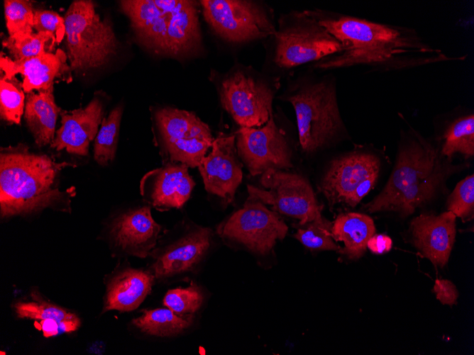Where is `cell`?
Listing matches in <instances>:
<instances>
[{
  "mask_svg": "<svg viewBox=\"0 0 474 355\" xmlns=\"http://www.w3.org/2000/svg\"><path fill=\"white\" fill-rule=\"evenodd\" d=\"M309 11L343 47L341 52L316 62L315 68L365 64L398 69L452 60L413 30L321 11Z\"/></svg>",
  "mask_w": 474,
  "mask_h": 355,
  "instance_id": "1",
  "label": "cell"
},
{
  "mask_svg": "<svg viewBox=\"0 0 474 355\" xmlns=\"http://www.w3.org/2000/svg\"><path fill=\"white\" fill-rule=\"evenodd\" d=\"M74 167L45 154L30 151L23 143L1 147L0 213L3 218L26 215L50 208L67 212L74 187L60 190L61 171Z\"/></svg>",
  "mask_w": 474,
  "mask_h": 355,
  "instance_id": "2",
  "label": "cell"
},
{
  "mask_svg": "<svg viewBox=\"0 0 474 355\" xmlns=\"http://www.w3.org/2000/svg\"><path fill=\"white\" fill-rule=\"evenodd\" d=\"M120 6L138 40L156 53L181 57L202 47L197 1L124 0Z\"/></svg>",
  "mask_w": 474,
  "mask_h": 355,
  "instance_id": "3",
  "label": "cell"
},
{
  "mask_svg": "<svg viewBox=\"0 0 474 355\" xmlns=\"http://www.w3.org/2000/svg\"><path fill=\"white\" fill-rule=\"evenodd\" d=\"M449 167L431 144L421 137L411 140L399 149L383 190L365 208L370 213L391 210L408 216L435 196Z\"/></svg>",
  "mask_w": 474,
  "mask_h": 355,
  "instance_id": "4",
  "label": "cell"
},
{
  "mask_svg": "<svg viewBox=\"0 0 474 355\" xmlns=\"http://www.w3.org/2000/svg\"><path fill=\"white\" fill-rule=\"evenodd\" d=\"M214 232L184 216L162 231L149 257L156 282L187 283L197 279L214 246Z\"/></svg>",
  "mask_w": 474,
  "mask_h": 355,
  "instance_id": "5",
  "label": "cell"
},
{
  "mask_svg": "<svg viewBox=\"0 0 474 355\" xmlns=\"http://www.w3.org/2000/svg\"><path fill=\"white\" fill-rule=\"evenodd\" d=\"M286 99L295 111L303 152L310 154L321 150L341 131L343 123L334 82H305L294 89Z\"/></svg>",
  "mask_w": 474,
  "mask_h": 355,
  "instance_id": "6",
  "label": "cell"
},
{
  "mask_svg": "<svg viewBox=\"0 0 474 355\" xmlns=\"http://www.w3.org/2000/svg\"><path fill=\"white\" fill-rule=\"evenodd\" d=\"M64 18L72 70L101 67L116 53L118 41L111 23L107 18H101L92 1H74Z\"/></svg>",
  "mask_w": 474,
  "mask_h": 355,
  "instance_id": "7",
  "label": "cell"
},
{
  "mask_svg": "<svg viewBox=\"0 0 474 355\" xmlns=\"http://www.w3.org/2000/svg\"><path fill=\"white\" fill-rule=\"evenodd\" d=\"M274 36V61L283 69L318 62L343 50L339 41L309 11L282 16Z\"/></svg>",
  "mask_w": 474,
  "mask_h": 355,
  "instance_id": "8",
  "label": "cell"
},
{
  "mask_svg": "<svg viewBox=\"0 0 474 355\" xmlns=\"http://www.w3.org/2000/svg\"><path fill=\"white\" fill-rule=\"evenodd\" d=\"M153 121L164 163L198 167L214 140L209 126L193 112L170 106L157 108Z\"/></svg>",
  "mask_w": 474,
  "mask_h": 355,
  "instance_id": "9",
  "label": "cell"
},
{
  "mask_svg": "<svg viewBox=\"0 0 474 355\" xmlns=\"http://www.w3.org/2000/svg\"><path fill=\"white\" fill-rule=\"evenodd\" d=\"M287 230L279 213L249 196L241 208L216 227V233L223 240L260 257L268 254L277 240L285 238Z\"/></svg>",
  "mask_w": 474,
  "mask_h": 355,
  "instance_id": "10",
  "label": "cell"
},
{
  "mask_svg": "<svg viewBox=\"0 0 474 355\" xmlns=\"http://www.w3.org/2000/svg\"><path fill=\"white\" fill-rule=\"evenodd\" d=\"M203 16L216 34L233 43L274 36L272 13L260 3L246 0L200 1Z\"/></svg>",
  "mask_w": 474,
  "mask_h": 355,
  "instance_id": "11",
  "label": "cell"
},
{
  "mask_svg": "<svg viewBox=\"0 0 474 355\" xmlns=\"http://www.w3.org/2000/svg\"><path fill=\"white\" fill-rule=\"evenodd\" d=\"M263 188L247 185L248 196L255 198L279 214L304 225L321 217L314 191L306 178L283 170L268 169L260 175Z\"/></svg>",
  "mask_w": 474,
  "mask_h": 355,
  "instance_id": "12",
  "label": "cell"
},
{
  "mask_svg": "<svg viewBox=\"0 0 474 355\" xmlns=\"http://www.w3.org/2000/svg\"><path fill=\"white\" fill-rule=\"evenodd\" d=\"M274 88L267 80L243 69L229 72L221 81V106L241 128H260L272 115Z\"/></svg>",
  "mask_w": 474,
  "mask_h": 355,
  "instance_id": "13",
  "label": "cell"
},
{
  "mask_svg": "<svg viewBox=\"0 0 474 355\" xmlns=\"http://www.w3.org/2000/svg\"><path fill=\"white\" fill-rule=\"evenodd\" d=\"M235 135L238 155L250 175L292 167L291 150L272 115L264 125L240 128Z\"/></svg>",
  "mask_w": 474,
  "mask_h": 355,
  "instance_id": "14",
  "label": "cell"
},
{
  "mask_svg": "<svg viewBox=\"0 0 474 355\" xmlns=\"http://www.w3.org/2000/svg\"><path fill=\"white\" fill-rule=\"evenodd\" d=\"M151 208L144 201L121 208L110 218L106 226L107 239L116 253L141 259L148 257L163 231L154 220Z\"/></svg>",
  "mask_w": 474,
  "mask_h": 355,
  "instance_id": "15",
  "label": "cell"
},
{
  "mask_svg": "<svg viewBox=\"0 0 474 355\" xmlns=\"http://www.w3.org/2000/svg\"><path fill=\"white\" fill-rule=\"evenodd\" d=\"M243 164L238 155L236 135L219 134L198 169L206 192L224 205L231 203L243 179Z\"/></svg>",
  "mask_w": 474,
  "mask_h": 355,
  "instance_id": "16",
  "label": "cell"
},
{
  "mask_svg": "<svg viewBox=\"0 0 474 355\" xmlns=\"http://www.w3.org/2000/svg\"><path fill=\"white\" fill-rule=\"evenodd\" d=\"M195 185L187 165L165 162L142 177L140 192L145 203L165 212L182 208L191 198Z\"/></svg>",
  "mask_w": 474,
  "mask_h": 355,
  "instance_id": "17",
  "label": "cell"
},
{
  "mask_svg": "<svg viewBox=\"0 0 474 355\" xmlns=\"http://www.w3.org/2000/svg\"><path fill=\"white\" fill-rule=\"evenodd\" d=\"M67 58L65 52L60 48L55 52L19 60H12L1 52L0 67L4 73L2 77L11 79L16 74H21L22 88L26 94L34 90L53 91L56 80L67 82L72 80V69L67 62Z\"/></svg>",
  "mask_w": 474,
  "mask_h": 355,
  "instance_id": "18",
  "label": "cell"
},
{
  "mask_svg": "<svg viewBox=\"0 0 474 355\" xmlns=\"http://www.w3.org/2000/svg\"><path fill=\"white\" fill-rule=\"evenodd\" d=\"M380 160L374 154L354 152L334 159L319 184L330 205L344 203L366 179L379 174Z\"/></svg>",
  "mask_w": 474,
  "mask_h": 355,
  "instance_id": "19",
  "label": "cell"
},
{
  "mask_svg": "<svg viewBox=\"0 0 474 355\" xmlns=\"http://www.w3.org/2000/svg\"><path fill=\"white\" fill-rule=\"evenodd\" d=\"M61 125L50 147L57 151L87 156L90 142L95 139L104 118V106L97 97L84 108L61 111Z\"/></svg>",
  "mask_w": 474,
  "mask_h": 355,
  "instance_id": "20",
  "label": "cell"
},
{
  "mask_svg": "<svg viewBox=\"0 0 474 355\" xmlns=\"http://www.w3.org/2000/svg\"><path fill=\"white\" fill-rule=\"evenodd\" d=\"M155 282L149 269L134 268L127 262L119 264L106 278L102 313L136 310L151 293Z\"/></svg>",
  "mask_w": 474,
  "mask_h": 355,
  "instance_id": "21",
  "label": "cell"
},
{
  "mask_svg": "<svg viewBox=\"0 0 474 355\" xmlns=\"http://www.w3.org/2000/svg\"><path fill=\"white\" fill-rule=\"evenodd\" d=\"M456 219L448 210L439 215L421 214L411 222L414 246L435 268L448 263L456 239Z\"/></svg>",
  "mask_w": 474,
  "mask_h": 355,
  "instance_id": "22",
  "label": "cell"
},
{
  "mask_svg": "<svg viewBox=\"0 0 474 355\" xmlns=\"http://www.w3.org/2000/svg\"><path fill=\"white\" fill-rule=\"evenodd\" d=\"M140 312V316L132 319L131 326L145 337L177 339L190 334L199 325L200 318L181 316L165 306Z\"/></svg>",
  "mask_w": 474,
  "mask_h": 355,
  "instance_id": "23",
  "label": "cell"
},
{
  "mask_svg": "<svg viewBox=\"0 0 474 355\" xmlns=\"http://www.w3.org/2000/svg\"><path fill=\"white\" fill-rule=\"evenodd\" d=\"M53 91L28 93L24 119L39 147L51 144L55 136V126L61 108L55 101Z\"/></svg>",
  "mask_w": 474,
  "mask_h": 355,
  "instance_id": "24",
  "label": "cell"
},
{
  "mask_svg": "<svg viewBox=\"0 0 474 355\" xmlns=\"http://www.w3.org/2000/svg\"><path fill=\"white\" fill-rule=\"evenodd\" d=\"M375 232L373 220L359 213L338 215L331 227V235L334 240L343 243V247H340L337 252L351 259H357L363 255L368 240Z\"/></svg>",
  "mask_w": 474,
  "mask_h": 355,
  "instance_id": "25",
  "label": "cell"
},
{
  "mask_svg": "<svg viewBox=\"0 0 474 355\" xmlns=\"http://www.w3.org/2000/svg\"><path fill=\"white\" fill-rule=\"evenodd\" d=\"M14 310L20 318L52 322L65 332L75 331L80 325L75 313L45 300L35 293H31V300L16 303Z\"/></svg>",
  "mask_w": 474,
  "mask_h": 355,
  "instance_id": "26",
  "label": "cell"
},
{
  "mask_svg": "<svg viewBox=\"0 0 474 355\" xmlns=\"http://www.w3.org/2000/svg\"><path fill=\"white\" fill-rule=\"evenodd\" d=\"M186 286L167 290L162 305L183 317L200 318L209 299L206 288L197 279L187 282Z\"/></svg>",
  "mask_w": 474,
  "mask_h": 355,
  "instance_id": "27",
  "label": "cell"
},
{
  "mask_svg": "<svg viewBox=\"0 0 474 355\" xmlns=\"http://www.w3.org/2000/svg\"><path fill=\"white\" fill-rule=\"evenodd\" d=\"M57 41L50 32L18 33L4 38L2 45L11 56V59L19 60L28 59L46 53L53 52Z\"/></svg>",
  "mask_w": 474,
  "mask_h": 355,
  "instance_id": "28",
  "label": "cell"
},
{
  "mask_svg": "<svg viewBox=\"0 0 474 355\" xmlns=\"http://www.w3.org/2000/svg\"><path fill=\"white\" fill-rule=\"evenodd\" d=\"M123 111V106L118 105L104 117L95 137L94 158L101 167L108 166L115 158Z\"/></svg>",
  "mask_w": 474,
  "mask_h": 355,
  "instance_id": "29",
  "label": "cell"
},
{
  "mask_svg": "<svg viewBox=\"0 0 474 355\" xmlns=\"http://www.w3.org/2000/svg\"><path fill=\"white\" fill-rule=\"evenodd\" d=\"M441 154L451 158L460 153L466 159L474 155V115L458 118L445 131Z\"/></svg>",
  "mask_w": 474,
  "mask_h": 355,
  "instance_id": "30",
  "label": "cell"
},
{
  "mask_svg": "<svg viewBox=\"0 0 474 355\" xmlns=\"http://www.w3.org/2000/svg\"><path fill=\"white\" fill-rule=\"evenodd\" d=\"M331 222L321 216L304 225H298L294 237L310 249L338 251L339 246L331 235Z\"/></svg>",
  "mask_w": 474,
  "mask_h": 355,
  "instance_id": "31",
  "label": "cell"
},
{
  "mask_svg": "<svg viewBox=\"0 0 474 355\" xmlns=\"http://www.w3.org/2000/svg\"><path fill=\"white\" fill-rule=\"evenodd\" d=\"M1 77L0 80V116L11 124H19L25 110V95L22 86Z\"/></svg>",
  "mask_w": 474,
  "mask_h": 355,
  "instance_id": "32",
  "label": "cell"
},
{
  "mask_svg": "<svg viewBox=\"0 0 474 355\" xmlns=\"http://www.w3.org/2000/svg\"><path fill=\"white\" fill-rule=\"evenodd\" d=\"M4 16L9 35L34 33L32 3L26 0H5Z\"/></svg>",
  "mask_w": 474,
  "mask_h": 355,
  "instance_id": "33",
  "label": "cell"
},
{
  "mask_svg": "<svg viewBox=\"0 0 474 355\" xmlns=\"http://www.w3.org/2000/svg\"><path fill=\"white\" fill-rule=\"evenodd\" d=\"M447 209L463 222L474 217V175L458 182L447 200Z\"/></svg>",
  "mask_w": 474,
  "mask_h": 355,
  "instance_id": "34",
  "label": "cell"
},
{
  "mask_svg": "<svg viewBox=\"0 0 474 355\" xmlns=\"http://www.w3.org/2000/svg\"><path fill=\"white\" fill-rule=\"evenodd\" d=\"M33 29L36 32L53 33L56 38L57 43L59 44L65 36V18L53 11L35 10Z\"/></svg>",
  "mask_w": 474,
  "mask_h": 355,
  "instance_id": "35",
  "label": "cell"
},
{
  "mask_svg": "<svg viewBox=\"0 0 474 355\" xmlns=\"http://www.w3.org/2000/svg\"><path fill=\"white\" fill-rule=\"evenodd\" d=\"M433 291L436 298L443 304L453 306L456 304L459 295L456 286L447 279H436Z\"/></svg>",
  "mask_w": 474,
  "mask_h": 355,
  "instance_id": "36",
  "label": "cell"
},
{
  "mask_svg": "<svg viewBox=\"0 0 474 355\" xmlns=\"http://www.w3.org/2000/svg\"><path fill=\"white\" fill-rule=\"evenodd\" d=\"M378 177V174H375L368 179H366L363 183H361L357 188L353 192V193L347 198L344 204L347 205L349 207H355L362 198L370 192V191L374 187L377 179Z\"/></svg>",
  "mask_w": 474,
  "mask_h": 355,
  "instance_id": "37",
  "label": "cell"
},
{
  "mask_svg": "<svg viewBox=\"0 0 474 355\" xmlns=\"http://www.w3.org/2000/svg\"><path fill=\"white\" fill-rule=\"evenodd\" d=\"M391 238L385 235H374L367 242V247L375 254H382L389 252L392 248Z\"/></svg>",
  "mask_w": 474,
  "mask_h": 355,
  "instance_id": "38",
  "label": "cell"
}]
</instances>
